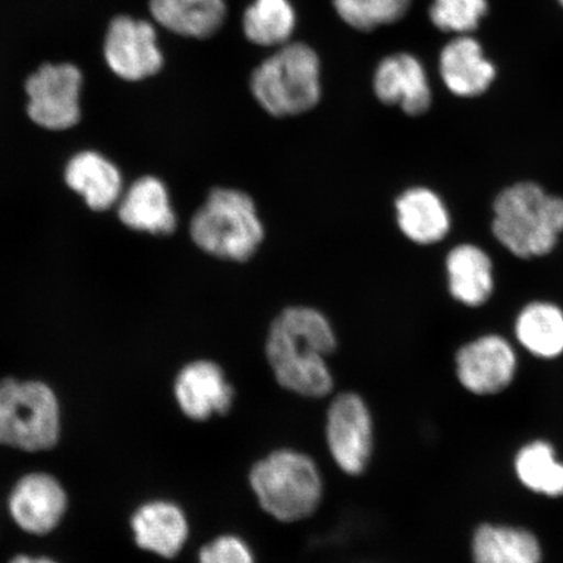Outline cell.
I'll return each instance as SVG.
<instances>
[{"mask_svg": "<svg viewBox=\"0 0 563 563\" xmlns=\"http://www.w3.org/2000/svg\"><path fill=\"white\" fill-rule=\"evenodd\" d=\"M104 58L112 73L126 81H140L159 73L164 56L153 25L119 16L111 21L104 41Z\"/></svg>", "mask_w": 563, "mask_h": 563, "instance_id": "9c48e42d", "label": "cell"}, {"mask_svg": "<svg viewBox=\"0 0 563 563\" xmlns=\"http://www.w3.org/2000/svg\"><path fill=\"white\" fill-rule=\"evenodd\" d=\"M59 434L60 408L51 387L13 378L0 382V445L44 452L56 445Z\"/></svg>", "mask_w": 563, "mask_h": 563, "instance_id": "8992f818", "label": "cell"}, {"mask_svg": "<svg viewBox=\"0 0 563 563\" xmlns=\"http://www.w3.org/2000/svg\"><path fill=\"white\" fill-rule=\"evenodd\" d=\"M250 485L260 508L280 523H297L320 509L325 482L311 455L279 448L253 464Z\"/></svg>", "mask_w": 563, "mask_h": 563, "instance_id": "7a4b0ae2", "label": "cell"}, {"mask_svg": "<svg viewBox=\"0 0 563 563\" xmlns=\"http://www.w3.org/2000/svg\"><path fill=\"white\" fill-rule=\"evenodd\" d=\"M65 180L93 210H108L122 199V174L97 152H81L69 159Z\"/></svg>", "mask_w": 563, "mask_h": 563, "instance_id": "ac0fdd59", "label": "cell"}, {"mask_svg": "<svg viewBox=\"0 0 563 563\" xmlns=\"http://www.w3.org/2000/svg\"><path fill=\"white\" fill-rule=\"evenodd\" d=\"M119 220L126 228L168 235L176 228V216L167 188L154 176H143L129 188L119 202Z\"/></svg>", "mask_w": 563, "mask_h": 563, "instance_id": "2e32d148", "label": "cell"}, {"mask_svg": "<svg viewBox=\"0 0 563 563\" xmlns=\"http://www.w3.org/2000/svg\"><path fill=\"white\" fill-rule=\"evenodd\" d=\"M517 361L510 344L498 335H484L464 344L455 355L456 377L470 393L490 396L512 382Z\"/></svg>", "mask_w": 563, "mask_h": 563, "instance_id": "30bf717a", "label": "cell"}, {"mask_svg": "<svg viewBox=\"0 0 563 563\" xmlns=\"http://www.w3.org/2000/svg\"><path fill=\"white\" fill-rule=\"evenodd\" d=\"M516 468L528 489L549 497L563 495V464L555 461L554 450L547 442H533L520 450Z\"/></svg>", "mask_w": 563, "mask_h": 563, "instance_id": "cb8c5ba5", "label": "cell"}, {"mask_svg": "<svg viewBox=\"0 0 563 563\" xmlns=\"http://www.w3.org/2000/svg\"><path fill=\"white\" fill-rule=\"evenodd\" d=\"M474 563H541L539 541L522 528L484 525L473 539Z\"/></svg>", "mask_w": 563, "mask_h": 563, "instance_id": "44dd1931", "label": "cell"}, {"mask_svg": "<svg viewBox=\"0 0 563 563\" xmlns=\"http://www.w3.org/2000/svg\"><path fill=\"white\" fill-rule=\"evenodd\" d=\"M157 23L176 34L208 38L227 19L224 0H151Z\"/></svg>", "mask_w": 563, "mask_h": 563, "instance_id": "ffe728a7", "label": "cell"}, {"mask_svg": "<svg viewBox=\"0 0 563 563\" xmlns=\"http://www.w3.org/2000/svg\"><path fill=\"white\" fill-rule=\"evenodd\" d=\"M199 563H256V560L241 537L222 534L201 549Z\"/></svg>", "mask_w": 563, "mask_h": 563, "instance_id": "4316f807", "label": "cell"}, {"mask_svg": "<svg viewBox=\"0 0 563 563\" xmlns=\"http://www.w3.org/2000/svg\"><path fill=\"white\" fill-rule=\"evenodd\" d=\"M336 346L335 330L325 314L313 307L291 306L271 323L265 356L282 389L321 399L334 389L329 357Z\"/></svg>", "mask_w": 563, "mask_h": 563, "instance_id": "6da1fadb", "label": "cell"}, {"mask_svg": "<svg viewBox=\"0 0 563 563\" xmlns=\"http://www.w3.org/2000/svg\"><path fill=\"white\" fill-rule=\"evenodd\" d=\"M10 563H56L46 558H31V555H18Z\"/></svg>", "mask_w": 563, "mask_h": 563, "instance_id": "83f0119b", "label": "cell"}, {"mask_svg": "<svg viewBox=\"0 0 563 563\" xmlns=\"http://www.w3.org/2000/svg\"><path fill=\"white\" fill-rule=\"evenodd\" d=\"M80 69L68 63L44 65L25 82L27 115L42 129L65 131L73 129L81 118Z\"/></svg>", "mask_w": 563, "mask_h": 563, "instance_id": "ba28073f", "label": "cell"}, {"mask_svg": "<svg viewBox=\"0 0 563 563\" xmlns=\"http://www.w3.org/2000/svg\"><path fill=\"white\" fill-rule=\"evenodd\" d=\"M194 243L208 255L249 262L265 241V227L255 200L235 188H216L197 209L189 227Z\"/></svg>", "mask_w": 563, "mask_h": 563, "instance_id": "277c9868", "label": "cell"}, {"mask_svg": "<svg viewBox=\"0 0 563 563\" xmlns=\"http://www.w3.org/2000/svg\"><path fill=\"white\" fill-rule=\"evenodd\" d=\"M373 89L379 102L420 117L431 108L432 90L424 67L407 53L386 56L376 68Z\"/></svg>", "mask_w": 563, "mask_h": 563, "instance_id": "4fadbf2b", "label": "cell"}, {"mask_svg": "<svg viewBox=\"0 0 563 563\" xmlns=\"http://www.w3.org/2000/svg\"><path fill=\"white\" fill-rule=\"evenodd\" d=\"M67 495L55 477L34 473L21 477L9 499V509L21 530L46 534L60 523L67 510Z\"/></svg>", "mask_w": 563, "mask_h": 563, "instance_id": "7c38bea8", "label": "cell"}, {"mask_svg": "<svg viewBox=\"0 0 563 563\" xmlns=\"http://www.w3.org/2000/svg\"><path fill=\"white\" fill-rule=\"evenodd\" d=\"M174 389L181 412L195 421L227 415L234 405V386L214 362L187 364L176 377Z\"/></svg>", "mask_w": 563, "mask_h": 563, "instance_id": "8fae6325", "label": "cell"}, {"mask_svg": "<svg viewBox=\"0 0 563 563\" xmlns=\"http://www.w3.org/2000/svg\"><path fill=\"white\" fill-rule=\"evenodd\" d=\"M445 267L449 291L456 301L475 308L489 300L495 279L492 260L482 249L474 244L454 246Z\"/></svg>", "mask_w": 563, "mask_h": 563, "instance_id": "d6986e66", "label": "cell"}, {"mask_svg": "<svg viewBox=\"0 0 563 563\" xmlns=\"http://www.w3.org/2000/svg\"><path fill=\"white\" fill-rule=\"evenodd\" d=\"M492 229L497 241L520 258L552 252L563 232V199L534 183L506 188L493 203Z\"/></svg>", "mask_w": 563, "mask_h": 563, "instance_id": "3957f363", "label": "cell"}, {"mask_svg": "<svg viewBox=\"0 0 563 563\" xmlns=\"http://www.w3.org/2000/svg\"><path fill=\"white\" fill-rule=\"evenodd\" d=\"M328 452L349 476H361L375 452V420L361 394L343 391L330 402L325 419Z\"/></svg>", "mask_w": 563, "mask_h": 563, "instance_id": "52a82bcc", "label": "cell"}, {"mask_svg": "<svg viewBox=\"0 0 563 563\" xmlns=\"http://www.w3.org/2000/svg\"><path fill=\"white\" fill-rule=\"evenodd\" d=\"M251 91L274 118L306 114L321 100L319 55L302 42L280 46L253 70Z\"/></svg>", "mask_w": 563, "mask_h": 563, "instance_id": "5b68a950", "label": "cell"}, {"mask_svg": "<svg viewBox=\"0 0 563 563\" xmlns=\"http://www.w3.org/2000/svg\"><path fill=\"white\" fill-rule=\"evenodd\" d=\"M398 229L408 241L433 245L445 239L452 228V217L445 201L428 187L405 189L396 200Z\"/></svg>", "mask_w": 563, "mask_h": 563, "instance_id": "5bb4252c", "label": "cell"}, {"mask_svg": "<svg viewBox=\"0 0 563 563\" xmlns=\"http://www.w3.org/2000/svg\"><path fill=\"white\" fill-rule=\"evenodd\" d=\"M412 0H333L334 9L351 27L371 32L402 20Z\"/></svg>", "mask_w": 563, "mask_h": 563, "instance_id": "d4e9b609", "label": "cell"}, {"mask_svg": "<svg viewBox=\"0 0 563 563\" xmlns=\"http://www.w3.org/2000/svg\"><path fill=\"white\" fill-rule=\"evenodd\" d=\"M440 73L454 96H482L496 79V67L485 58L481 44L468 35L457 37L442 48Z\"/></svg>", "mask_w": 563, "mask_h": 563, "instance_id": "9a60e30c", "label": "cell"}, {"mask_svg": "<svg viewBox=\"0 0 563 563\" xmlns=\"http://www.w3.org/2000/svg\"><path fill=\"white\" fill-rule=\"evenodd\" d=\"M297 24L288 0H255L244 12L243 30L252 44L274 47L288 44Z\"/></svg>", "mask_w": 563, "mask_h": 563, "instance_id": "603a6c76", "label": "cell"}, {"mask_svg": "<svg viewBox=\"0 0 563 563\" xmlns=\"http://www.w3.org/2000/svg\"><path fill=\"white\" fill-rule=\"evenodd\" d=\"M517 336L523 346L540 357L563 352V313L549 302H532L518 316Z\"/></svg>", "mask_w": 563, "mask_h": 563, "instance_id": "7402d4cb", "label": "cell"}, {"mask_svg": "<svg viewBox=\"0 0 563 563\" xmlns=\"http://www.w3.org/2000/svg\"><path fill=\"white\" fill-rule=\"evenodd\" d=\"M559 2L561 3V5L563 7V0H559Z\"/></svg>", "mask_w": 563, "mask_h": 563, "instance_id": "f1b7e54d", "label": "cell"}, {"mask_svg": "<svg viewBox=\"0 0 563 563\" xmlns=\"http://www.w3.org/2000/svg\"><path fill=\"white\" fill-rule=\"evenodd\" d=\"M487 0H433L429 18L442 32L467 34L487 15Z\"/></svg>", "mask_w": 563, "mask_h": 563, "instance_id": "484cf974", "label": "cell"}, {"mask_svg": "<svg viewBox=\"0 0 563 563\" xmlns=\"http://www.w3.org/2000/svg\"><path fill=\"white\" fill-rule=\"evenodd\" d=\"M131 525L137 545L164 559L178 555L188 539L185 512L172 503L154 501L141 506Z\"/></svg>", "mask_w": 563, "mask_h": 563, "instance_id": "e0dca14e", "label": "cell"}]
</instances>
